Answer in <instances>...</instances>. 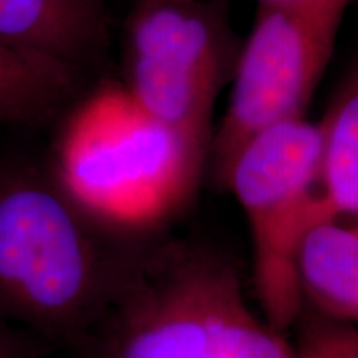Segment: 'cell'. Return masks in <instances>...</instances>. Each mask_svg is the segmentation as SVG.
Instances as JSON below:
<instances>
[{"label": "cell", "mask_w": 358, "mask_h": 358, "mask_svg": "<svg viewBox=\"0 0 358 358\" xmlns=\"http://www.w3.org/2000/svg\"><path fill=\"white\" fill-rule=\"evenodd\" d=\"M295 329L297 358H358V327L335 322L302 307Z\"/></svg>", "instance_id": "12"}, {"label": "cell", "mask_w": 358, "mask_h": 358, "mask_svg": "<svg viewBox=\"0 0 358 358\" xmlns=\"http://www.w3.org/2000/svg\"><path fill=\"white\" fill-rule=\"evenodd\" d=\"M319 123L287 120L245 143L224 187L244 209L252 237V279L264 319L287 332L302 312L297 256L310 227L335 219L322 198Z\"/></svg>", "instance_id": "4"}, {"label": "cell", "mask_w": 358, "mask_h": 358, "mask_svg": "<svg viewBox=\"0 0 358 358\" xmlns=\"http://www.w3.org/2000/svg\"><path fill=\"white\" fill-rule=\"evenodd\" d=\"M320 187L335 219L358 217V48L319 122Z\"/></svg>", "instance_id": "9"}, {"label": "cell", "mask_w": 358, "mask_h": 358, "mask_svg": "<svg viewBox=\"0 0 358 358\" xmlns=\"http://www.w3.org/2000/svg\"><path fill=\"white\" fill-rule=\"evenodd\" d=\"M239 285L236 264L211 245H131L87 350L96 358H216L222 310Z\"/></svg>", "instance_id": "3"}, {"label": "cell", "mask_w": 358, "mask_h": 358, "mask_svg": "<svg viewBox=\"0 0 358 358\" xmlns=\"http://www.w3.org/2000/svg\"><path fill=\"white\" fill-rule=\"evenodd\" d=\"M350 0L259 2L249 37L241 43L232 92L213 131L208 163L224 187L232 161L264 129L302 118L329 66Z\"/></svg>", "instance_id": "5"}, {"label": "cell", "mask_w": 358, "mask_h": 358, "mask_svg": "<svg viewBox=\"0 0 358 358\" xmlns=\"http://www.w3.org/2000/svg\"><path fill=\"white\" fill-rule=\"evenodd\" d=\"M78 70L0 40V123L42 120L70 95Z\"/></svg>", "instance_id": "10"}, {"label": "cell", "mask_w": 358, "mask_h": 358, "mask_svg": "<svg viewBox=\"0 0 358 358\" xmlns=\"http://www.w3.org/2000/svg\"><path fill=\"white\" fill-rule=\"evenodd\" d=\"M0 358H32L19 340L0 327Z\"/></svg>", "instance_id": "13"}, {"label": "cell", "mask_w": 358, "mask_h": 358, "mask_svg": "<svg viewBox=\"0 0 358 358\" xmlns=\"http://www.w3.org/2000/svg\"><path fill=\"white\" fill-rule=\"evenodd\" d=\"M302 303L325 319L358 327V217L310 227L297 256Z\"/></svg>", "instance_id": "8"}, {"label": "cell", "mask_w": 358, "mask_h": 358, "mask_svg": "<svg viewBox=\"0 0 358 358\" xmlns=\"http://www.w3.org/2000/svg\"><path fill=\"white\" fill-rule=\"evenodd\" d=\"M216 358H297L294 343L261 319L236 289L224 307L217 329Z\"/></svg>", "instance_id": "11"}, {"label": "cell", "mask_w": 358, "mask_h": 358, "mask_svg": "<svg viewBox=\"0 0 358 358\" xmlns=\"http://www.w3.org/2000/svg\"><path fill=\"white\" fill-rule=\"evenodd\" d=\"M239 50L216 0H136L127 27L124 88L209 153L214 105Z\"/></svg>", "instance_id": "6"}, {"label": "cell", "mask_w": 358, "mask_h": 358, "mask_svg": "<svg viewBox=\"0 0 358 358\" xmlns=\"http://www.w3.org/2000/svg\"><path fill=\"white\" fill-rule=\"evenodd\" d=\"M259 2H267V3H279V2H295V0H259Z\"/></svg>", "instance_id": "14"}, {"label": "cell", "mask_w": 358, "mask_h": 358, "mask_svg": "<svg viewBox=\"0 0 358 358\" xmlns=\"http://www.w3.org/2000/svg\"><path fill=\"white\" fill-rule=\"evenodd\" d=\"M105 0H0V40L78 70L106 38Z\"/></svg>", "instance_id": "7"}, {"label": "cell", "mask_w": 358, "mask_h": 358, "mask_svg": "<svg viewBox=\"0 0 358 358\" xmlns=\"http://www.w3.org/2000/svg\"><path fill=\"white\" fill-rule=\"evenodd\" d=\"M206 163L208 150L143 108L124 85H106L66 123L58 187L103 229L148 234L189 204Z\"/></svg>", "instance_id": "2"}, {"label": "cell", "mask_w": 358, "mask_h": 358, "mask_svg": "<svg viewBox=\"0 0 358 358\" xmlns=\"http://www.w3.org/2000/svg\"><path fill=\"white\" fill-rule=\"evenodd\" d=\"M90 224L42 178H0V320L57 345L87 348L129 252L108 248Z\"/></svg>", "instance_id": "1"}]
</instances>
